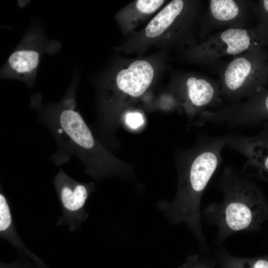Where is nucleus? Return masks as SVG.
Here are the masks:
<instances>
[{
  "mask_svg": "<svg viewBox=\"0 0 268 268\" xmlns=\"http://www.w3.org/2000/svg\"><path fill=\"white\" fill-rule=\"evenodd\" d=\"M154 76V70L147 61L137 60L128 68L121 70L116 77L118 88L134 97L142 95L150 85Z\"/></svg>",
  "mask_w": 268,
  "mask_h": 268,
  "instance_id": "12",
  "label": "nucleus"
},
{
  "mask_svg": "<svg viewBox=\"0 0 268 268\" xmlns=\"http://www.w3.org/2000/svg\"><path fill=\"white\" fill-rule=\"evenodd\" d=\"M183 91L192 115L199 114L217 108L222 102L220 82L206 75L193 74L185 77Z\"/></svg>",
  "mask_w": 268,
  "mask_h": 268,
  "instance_id": "10",
  "label": "nucleus"
},
{
  "mask_svg": "<svg viewBox=\"0 0 268 268\" xmlns=\"http://www.w3.org/2000/svg\"><path fill=\"white\" fill-rule=\"evenodd\" d=\"M241 268H268V254L252 260L241 262Z\"/></svg>",
  "mask_w": 268,
  "mask_h": 268,
  "instance_id": "16",
  "label": "nucleus"
},
{
  "mask_svg": "<svg viewBox=\"0 0 268 268\" xmlns=\"http://www.w3.org/2000/svg\"><path fill=\"white\" fill-rule=\"evenodd\" d=\"M199 1L189 9L187 2L183 0H173L166 5L148 23L145 28L146 36L150 38L159 36L174 24L189 16L197 13Z\"/></svg>",
  "mask_w": 268,
  "mask_h": 268,
  "instance_id": "13",
  "label": "nucleus"
},
{
  "mask_svg": "<svg viewBox=\"0 0 268 268\" xmlns=\"http://www.w3.org/2000/svg\"><path fill=\"white\" fill-rule=\"evenodd\" d=\"M208 117L211 124L228 128L254 127L268 122V89L243 101L214 108Z\"/></svg>",
  "mask_w": 268,
  "mask_h": 268,
  "instance_id": "8",
  "label": "nucleus"
},
{
  "mask_svg": "<svg viewBox=\"0 0 268 268\" xmlns=\"http://www.w3.org/2000/svg\"><path fill=\"white\" fill-rule=\"evenodd\" d=\"M227 146L247 158L242 170L243 175L268 184V122L253 136L228 134Z\"/></svg>",
  "mask_w": 268,
  "mask_h": 268,
  "instance_id": "9",
  "label": "nucleus"
},
{
  "mask_svg": "<svg viewBox=\"0 0 268 268\" xmlns=\"http://www.w3.org/2000/svg\"><path fill=\"white\" fill-rule=\"evenodd\" d=\"M164 2L162 0H138L136 7L140 12L144 13H151L157 10Z\"/></svg>",
  "mask_w": 268,
  "mask_h": 268,
  "instance_id": "15",
  "label": "nucleus"
},
{
  "mask_svg": "<svg viewBox=\"0 0 268 268\" xmlns=\"http://www.w3.org/2000/svg\"><path fill=\"white\" fill-rule=\"evenodd\" d=\"M57 195L66 214L81 215L91 192L90 185L75 180L60 168L54 178Z\"/></svg>",
  "mask_w": 268,
  "mask_h": 268,
  "instance_id": "11",
  "label": "nucleus"
},
{
  "mask_svg": "<svg viewBox=\"0 0 268 268\" xmlns=\"http://www.w3.org/2000/svg\"><path fill=\"white\" fill-rule=\"evenodd\" d=\"M266 61L265 49L256 48L224 61L215 71L221 98L237 103L266 89Z\"/></svg>",
  "mask_w": 268,
  "mask_h": 268,
  "instance_id": "4",
  "label": "nucleus"
},
{
  "mask_svg": "<svg viewBox=\"0 0 268 268\" xmlns=\"http://www.w3.org/2000/svg\"><path fill=\"white\" fill-rule=\"evenodd\" d=\"M46 42L41 30H29L2 67L0 77L16 79L33 87Z\"/></svg>",
  "mask_w": 268,
  "mask_h": 268,
  "instance_id": "6",
  "label": "nucleus"
},
{
  "mask_svg": "<svg viewBox=\"0 0 268 268\" xmlns=\"http://www.w3.org/2000/svg\"><path fill=\"white\" fill-rule=\"evenodd\" d=\"M200 21L199 35L202 41L214 31L223 28H247L253 1L210 0ZM254 14V13H253Z\"/></svg>",
  "mask_w": 268,
  "mask_h": 268,
  "instance_id": "7",
  "label": "nucleus"
},
{
  "mask_svg": "<svg viewBox=\"0 0 268 268\" xmlns=\"http://www.w3.org/2000/svg\"><path fill=\"white\" fill-rule=\"evenodd\" d=\"M228 142V134L202 137L181 172L175 199L158 205L172 224L186 225L202 248L208 245L202 225L201 200L209 182L222 162L221 152Z\"/></svg>",
  "mask_w": 268,
  "mask_h": 268,
  "instance_id": "3",
  "label": "nucleus"
},
{
  "mask_svg": "<svg viewBox=\"0 0 268 268\" xmlns=\"http://www.w3.org/2000/svg\"><path fill=\"white\" fill-rule=\"evenodd\" d=\"M267 55V61H266V68H267V75L268 80V48L266 50Z\"/></svg>",
  "mask_w": 268,
  "mask_h": 268,
  "instance_id": "18",
  "label": "nucleus"
},
{
  "mask_svg": "<svg viewBox=\"0 0 268 268\" xmlns=\"http://www.w3.org/2000/svg\"><path fill=\"white\" fill-rule=\"evenodd\" d=\"M218 187L223 200L209 203L203 211L207 223L216 228L214 243L221 245L237 233L260 230L268 219V199L259 187L249 178L226 166Z\"/></svg>",
  "mask_w": 268,
  "mask_h": 268,
  "instance_id": "2",
  "label": "nucleus"
},
{
  "mask_svg": "<svg viewBox=\"0 0 268 268\" xmlns=\"http://www.w3.org/2000/svg\"><path fill=\"white\" fill-rule=\"evenodd\" d=\"M253 11L258 19V24L268 30V0L254 1Z\"/></svg>",
  "mask_w": 268,
  "mask_h": 268,
  "instance_id": "14",
  "label": "nucleus"
},
{
  "mask_svg": "<svg viewBox=\"0 0 268 268\" xmlns=\"http://www.w3.org/2000/svg\"><path fill=\"white\" fill-rule=\"evenodd\" d=\"M77 84L71 85L58 103L44 104L40 94H34L30 104L38 114V121L51 133L56 149L50 160L56 166L78 158L89 172L102 167L105 158L83 117L77 109L75 99Z\"/></svg>",
  "mask_w": 268,
  "mask_h": 268,
  "instance_id": "1",
  "label": "nucleus"
},
{
  "mask_svg": "<svg viewBox=\"0 0 268 268\" xmlns=\"http://www.w3.org/2000/svg\"><path fill=\"white\" fill-rule=\"evenodd\" d=\"M268 46V30L258 24L243 28H229L213 33L188 52L189 58L205 67L215 70L223 58L234 57L253 48Z\"/></svg>",
  "mask_w": 268,
  "mask_h": 268,
  "instance_id": "5",
  "label": "nucleus"
},
{
  "mask_svg": "<svg viewBox=\"0 0 268 268\" xmlns=\"http://www.w3.org/2000/svg\"><path fill=\"white\" fill-rule=\"evenodd\" d=\"M125 120L127 125L133 129L138 128L144 123L143 116L142 114L138 112L127 113L126 115Z\"/></svg>",
  "mask_w": 268,
  "mask_h": 268,
  "instance_id": "17",
  "label": "nucleus"
}]
</instances>
